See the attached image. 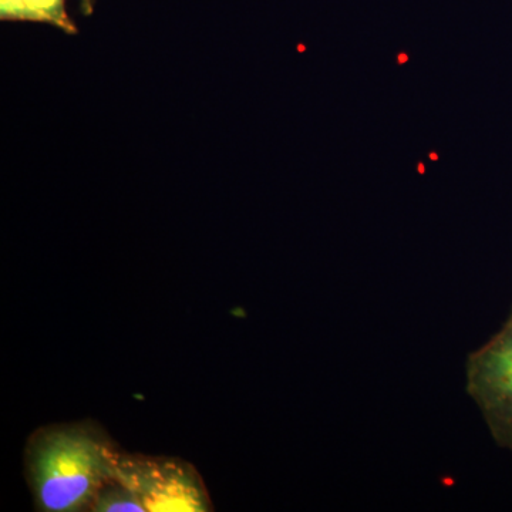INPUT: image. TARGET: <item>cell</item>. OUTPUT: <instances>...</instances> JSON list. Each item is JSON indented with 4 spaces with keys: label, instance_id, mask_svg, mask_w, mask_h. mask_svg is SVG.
Wrapping results in <instances>:
<instances>
[{
    "label": "cell",
    "instance_id": "5b68a950",
    "mask_svg": "<svg viewBox=\"0 0 512 512\" xmlns=\"http://www.w3.org/2000/svg\"><path fill=\"white\" fill-rule=\"evenodd\" d=\"M93 512H146L136 494L117 480L109 481L94 498Z\"/></svg>",
    "mask_w": 512,
    "mask_h": 512
},
{
    "label": "cell",
    "instance_id": "7a4b0ae2",
    "mask_svg": "<svg viewBox=\"0 0 512 512\" xmlns=\"http://www.w3.org/2000/svg\"><path fill=\"white\" fill-rule=\"evenodd\" d=\"M116 478L137 495L146 512L212 511L200 473L181 458L121 451Z\"/></svg>",
    "mask_w": 512,
    "mask_h": 512
},
{
    "label": "cell",
    "instance_id": "277c9868",
    "mask_svg": "<svg viewBox=\"0 0 512 512\" xmlns=\"http://www.w3.org/2000/svg\"><path fill=\"white\" fill-rule=\"evenodd\" d=\"M2 19L33 20L72 30L64 0H0Z\"/></svg>",
    "mask_w": 512,
    "mask_h": 512
},
{
    "label": "cell",
    "instance_id": "6da1fadb",
    "mask_svg": "<svg viewBox=\"0 0 512 512\" xmlns=\"http://www.w3.org/2000/svg\"><path fill=\"white\" fill-rule=\"evenodd\" d=\"M121 451L92 421L53 424L30 436L26 474L37 510L90 511L101 488L116 478Z\"/></svg>",
    "mask_w": 512,
    "mask_h": 512
},
{
    "label": "cell",
    "instance_id": "3957f363",
    "mask_svg": "<svg viewBox=\"0 0 512 512\" xmlns=\"http://www.w3.org/2000/svg\"><path fill=\"white\" fill-rule=\"evenodd\" d=\"M468 386L487 416L494 436L512 448L511 323L470 360Z\"/></svg>",
    "mask_w": 512,
    "mask_h": 512
},
{
    "label": "cell",
    "instance_id": "8992f818",
    "mask_svg": "<svg viewBox=\"0 0 512 512\" xmlns=\"http://www.w3.org/2000/svg\"><path fill=\"white\" fill-rule=\"evenodd\" d=\"M507 323H511V325H512V313H511L510 319H508Z\"/></svg>",
    "mask_w": 512,
    "mask_h": 512
}]
</instances>
